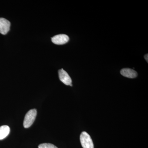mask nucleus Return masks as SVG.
I'll return each mask as SVG.
<instances>
[{"label":"nucleus","mask_w":148,"mask_h":148,"mask_svg":"<svg viewBox=\"0 0 148 148\" xmlns=\"http://www.w3.org/2000/svg\"><path fill=\"white\" fill-rule=\"evenodd\" d=\"M37 111L36 109L30 110L26 114L24 121V127L27 128L31 127L34 122L36 117Z\"/></svg>","instance_id":"obj_1"},{"label":"nucleus","mask_w":148,"mask_h":148,"mask_svg":"<svg viewBox=\"0 0 148 148\" xmlns=\"http://www.w3.org/2000/svg\"><path fill=\"white\" fill-rule=\"evenodd\" d=\"M80 140L83 148H94L92 139L87 132H83L80 136Z\"/></svg>","instance_id":"obj_2"},{"label":"nucleus","mask_w":148,"mask_h":148,"mask_svg":"<svg viewBox=\"0 0 148 148\" xmlns=\"http://www.w3.org/2000/svg\"><path fill=\"white\" fill-rule=\"evenodd\" d=\"M69 37L66 34H59L51 38L52 42L58 45L65 44L69 42Z\"/></svg>","instance_id":"obj_3"},{"label":"nucleus","mask_w":148,"mask_h":148,"mask_svg":"<svg viewBox=\"0 0 148 148\" xmlns=\"http://www.w3.org/2000/svg\"><path fill=\"white\" fill-rule=\"evenodd\" d=\"M58 75L59 79L64 84L66 85H70L71 84L72 79L71 77L64 69H61L58 71Z\"/></svg>","instance_id":"obj_4"},{"label":"nucleus","mask_w":148,"mask_h":148,"mask_svg":"<svg viewBox=\"0 0 148 148\" xmlns=\"http://www.w3.org/2000/svg\"><path fill=\"white\" fill-rule=\"evenodd\" d=\"M10 23L8 20L3 18H0V33L3 35L7 34L10 29Z\"/></svg>","instance_id":"obj_5"},{"label":"nucleus","mask_w":148,"mask_h":148,"mask_svg":"<svg viewBox=\"0 0 148 148\" xmlns=\"http://www.w3.org/2000/svg\"><path fill=\"white\" fill-rule=\"evenodd\" d=\"M121 74L123 76L129 78H134L138 76V73L134 70L130 69H123L121 71Z\"/></svg>","instance_id":"obj_6"},{"label":"nucleus","mask_w":148,"mask_h":148,"mask_svg":"<svg viewBox=\"0 0 148 148\" xmlns=\"http://www.w3.org/2000/svg\"><path fill=\"white\" fill-rule=\"evenodd\" d=\"M10 132V128L8 125L0 127V140H3L8 136Z\"/></svg>","instance_id":"obj_7"},{"label":"nucleus","mask_w":148,"mask_h":148,"mask_svg":"<svg viewBox=\"0 0 148 148\" xmlns=\"http://www.w3.org/2000/svg\"><path fill=\"white\" fill-rule=\"evenodd\" d=\"M38 148H58L53 144L50 143H43L38 146Z\"/></svg>","instance_id":"obj_8"},{"label":"nucleus","mask_w":148,"mask_h":148,"mask_svg":"<svg viewBox=\"0 0 148 148\" xmlns=\"http://www.w3.org/2000/svg\"><path fill=\"white\" fill-rule=\"evenodd\" d=\"M148 54H146L145 55V58L146 60V61H147V62H148Z\"/></svg>","instance_id":"obj_9"}]
</instances>
